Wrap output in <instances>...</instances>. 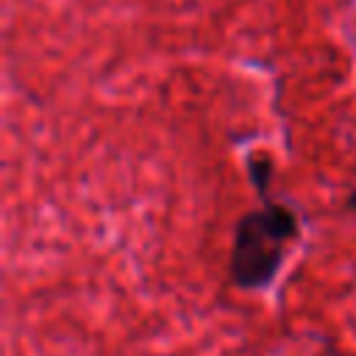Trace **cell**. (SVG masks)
<instances>
[{"label":"cell","mask_w":356,"mask_h":356,"mask_svg":"<svg viewBox=\"0 0 356 356\" xmlns=\"http://www.w3.org/2000/svg\"><path fill=\"white\" fill-rule=\"evenodd\" d=\"M300 236V217L289 203L267 200L245 211L234 225L228 259L231 281L245 292L267 289L284 267L286 248Z\"/></svg>","instance_id":"obj_1"},{"label":"cell","mask_w":356,"mask_h":356,"mask_svg":"<svg viewBox=\"0 0 356 356\" xmlns=\"http://www.w3.org/2000/svg\"><path fill=\"white\" fill-rule=\"evenodd\" d=\"M245 172L253 184V189L259 192V197L267 203L270 200V178H273V156L264 150H253L245 159Z\"/></svg>","instance_id":"obj_2"},{"label":"cell","mask_w":356,"mask_h":356,"mask_svg":"<svg viewBox=\"0 0 356 356\" xmlns=\"http://www.w3.org/2000/svg\"><path fill=\"white\" fill-rule=\"evenodd\" d=\"M348 209H350V211L356 214V189H353V192L348 195Z\"/></svg>","instance_id":"obj_3"}]
</instances>
